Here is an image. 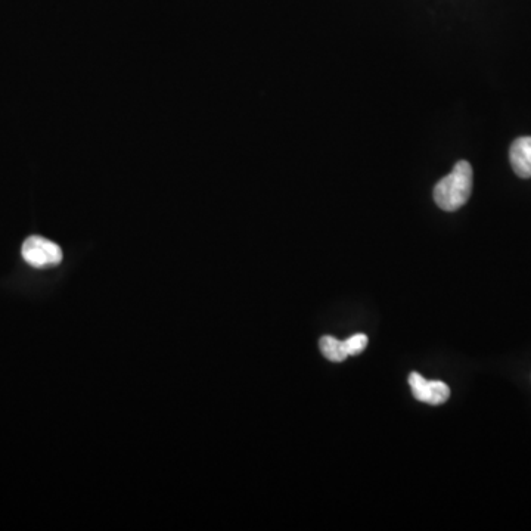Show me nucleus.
<instances>
[{
    "instance_id": "f257e3e1",
    "label": "nucleus",
    "mask_w": 531,
    "mask_h": 531,
    "mask_svg": "<svg viewBox=\"0 0 531 531\" xmlns=\"http://www.w3.org/2000/svg\"><path fill=\"white\" fill-rule=\"evenodd\" d=\"M472 167L468 161H459L450 175L443 177L434 188V201L444 211H456L470 200Z\"/></svg>"
},
{
    "instance_id": "f03ea898",
    "label": "nucleus",
    "mask_w": 531,
    "mask_h": 531,
    "mask_svg": "<svg viewBox=\"0 0 531 531\" xmlns=\"http://www.w3.org/2000/svg\"><path fill=\"white\" fill-rule=\"evenodd\" d=\"M21 254L30 266L37 269L58 266L62 262L61 247L43 236L27 238L21 248Z\"/></svg>"
},
{
    "instance_id": "7ed1b4c3",
    "label": "nucleus",
    "mask_w": 531,
    "mask_h": 531,
    "mask_svg": "<svg viewBox=\"0 0 531 531\" xmlns=\"http://www.w3.org/2000/svg\"><path fill=\"white\" fill-rule=\"evenodd\" d=\"M409 384H411L413 397L419 402L439 406L449 400L450 388L442 381H428L418 372H412Z\"/></svg>"
},
{
    "instance_id": "20e7f679",
    "label": "nucleus",
    "mask_w": 531,
    "mask_h": 531,
    "mask_svg": "<svg viewBox=\"0 0 531 531\" xmlns=\"http://www.w3.org/2000/svg\"><path fill=\"white\" fill-rule=\"evenodd\" d=\"M509 160H511L512 169L520 176L521 179H530L531 177V136H524L514 141L509 149Z\"/></svg>"
},
{
    "instance_id": "39448f33",
    "label": "nucleus",
    "mask_w": 531,
    "mask_h": 531,
    "mask_svg": "<svg viewBox=\"0 0 531 531\" xmlns=\"http://www.w3.org/2000/svg\"><path fill=\"white\" fill-rule=\"evenodd\" d=\"M319 346H321L322 354H324L326 359L331 360V362H344L349 357L346 346H344V341L329 337V335L321 338Z\"/></svg>"
},
{
    "instance_id": "423d86ee",
    "label": "nucleus",
    "mask_w": 531,
    "mask_h": 531,
    "mask_svg": "<svg viewBox=\"0 0 531 531\" xmlns=\"http://www.w3.org/2000/svg\"><path fill=\"white\" fill-rule=\"evenodd\" d=\"M347 353L349 356H357L366 349L368 346V337L365 334H356L350 337L349 340L344 341Z\"/></svg>"
}]
</instances>
